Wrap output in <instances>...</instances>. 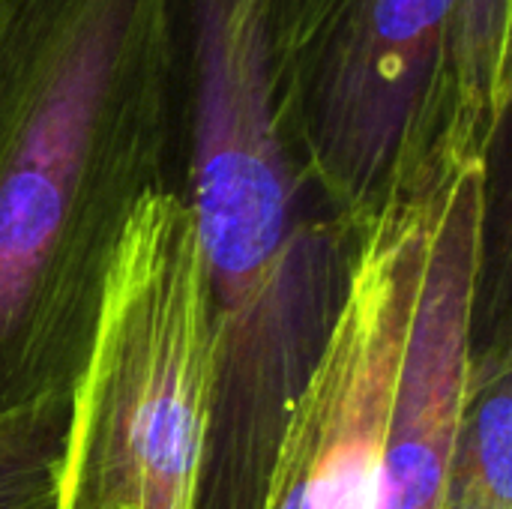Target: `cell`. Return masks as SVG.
Returning <instances> with one entry per match:
<instances>
[{
    "label": "cell",
    "instance_id": "5b68a950",
    "mask_svg": "<svg viewBox=\"0 0 512 509\" xmlns=\"http://www.w3.org/2000/svg\"><path fill=\"white\" fill-rule=\"evenodd\" d=\"M438 177L363 228L348 300L291 414L261 509H375L384 420Z\"/></svg>",
    "mask_w": 512,
    "mask_h": 509
},
{
    "label": "cell",
    "instance_id": "ba28073f",
    "mask_svg": "<svg viewBox=\"0 0 512 509\" xmlns=\"http://www.w3.org/2000/svg\"><path fill=\"white\" fill-rule=\"evenodd\" d=\"M512 0H450L447 51L459 99V135L477 156L504 144L512 99Z\"/></svg>",
    "mask_w": 512,
    "mask_h": 509
},
{
    "label": "cell",
    "instance_id": "8992f818",
    "mask_svg": "<svg viewBox=\"0 0 512 509\" xmlns=\"http://www.w3.org/2000/svg\"><path fill=\"white\" fill-rule=\"evenodd\" d=\"M501 147L450 165L432 195L426 252L381 441L375 509H444L474 351L489 201Z\"/></svg>",
    "mask_w": 512,
    "mask_h": 509
},
{
    "label": "cell",
    "instance_id": "3957f363",
    "mask_svg": "<svg viewBox=\"0 0 512 509\" xmlns=\"http://www.w3.org/2000/svg\"><path fill=\"white\" fill-rule=\"evenodd\" d=\"M210 378L195 225L180 192H156L123 234L69 393L57 509H198Z\"/></svg>",
    "mask_w": 512,
    "mask_h": 509
},
{
    "label": "cell",
    "instance_id": "277c9868",
    "mask_svg": "<svg viewBox=\"0 0 512 509\" xmlns=\"http://www.w3.org/2000/svg\"><path fill=\"white\" fill-rule=\"evenodd\" d=\"M279 123L324 201L366 228L471 153L450 0H255Z\"/></svg>",
    "mask_w": 512,
    "mask_h": 509
},
{
    "label": "cell",
    "instance_id": "6da1fadb",
    "mask_svg": "<svg viewBox=\"0 0 512 509\" xmlns=\"http://www.w3.org/2000/svg\"><path fill=\"white\" fill-rule=\"evenodd\" d=\"M180 177L174 0H0V414L72 393L123 234Z\"/></svg>",
    "mask_w": 512,
    "mask_h": 509
},
{
    "label": "cell",
    "instance_id": "9c48e42d",
    "mask_svg": "<svg viewBox=\"0 0 512 509\" xmlns=\"http://www.w3.org/2000/svg\"><path fill=\"white\" fill-rule=\"evenodd\" d=\"M69 396L0 414V509H57Z\"/></svg>",
    "mask_w": 512,
    "mask_h": 509
},
{
    "label": "cell",
    "instance_id": "7a4b0ae2",
    "mask_svg": "<svg viewBox=\"0 0 512 509\" xmlns=\"http://www.w3.org/2000/svg\"><path fill=\"white\" fill-rule=\"evenodd\" d=\"M180 195L201 249L213 348L198 509H261L348 300L363 228L324 201L261 99L189 114Z\"/></svg>",
    "mask_w": 512,
    "mask_h": 509
},
{
    "label": "cell",
    "instance_id": "52a82bcc",
    "mask_svg": "<svg viewBox=\"0 0 512 509\" xmlns=\"http://www.w3.org/2000/svg\"><path fill=\"white\" fill-rule=\"evenodd\" d=\"M444 509H512V315L474 327Z\"/></svg>",
    "mask_w": 512,
    "mask_h": 509
}]
</instances>
